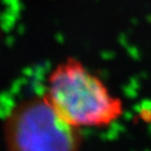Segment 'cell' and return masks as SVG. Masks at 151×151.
<instances>
[{
  "label": "cell",
  "instance_id": "2",
  "mask_svg": "<svg viewBox=\"0 0 151 151\" xmlns=\"http://www.w3.org/2000/svg\"><path fill=\"white\" fill-rule=\"evenodd\" d=\"M6 147L15 151L78 150L83 144L79 128L65 121L46 95L15 106L4 122Z\"/></svg>",
  "mask_w": 151,
  "mask_h": 151
},
{
  "label": "cell",
  "instance_id": "1",
  "mask_svg": "<svg viewBox=\"0 0 151 151\" xmlns=\"http://www.w3.org/2000/svg\"><path fill=\"white\" fill-rule=\"evenodd\" d=\"M45 95L63 119L78 128L106 127L123 114L122 101L74 58L51 71Z\"/></svg>",
  "mask_w": 151,
  "mask_h": 151
}]
</instances>
